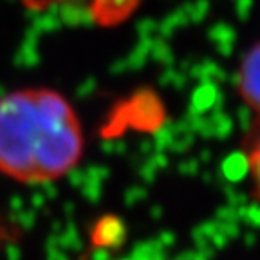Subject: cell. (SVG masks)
<instances>
[{"label":"cell","mask_w":260,"mask_h":260,"mask_svg":"<svg viewBox=\"0 0 260 260\" xmlns=\"http://www.w3.org/2000/svg\"><path fill=\"white\" fill-rule=\"evenodd\" d=\"M85 136L71 102L49 87L0 98V174L22 184L67 177L83 159Z\"/></svg>","instance_id":"cell-1"},{"label":"cell","mask_w":260,"mask_h":260,"mask_svg":"<svg viewBox=\"0 0 260 260\" xmlns=\"http://www.w3.org/2000/svg\"><path fill=\"white\" fill-rule=\"evenodd\" d=\"M239 90L246 105L260 116V42L244 54L239 69Z\"/></svg>","instance_id":"cell-3"},{"label":"cell","mask_w":260,"mask_h":260,"mask_svg":"<svg viewBox=\"0 0 260 260\" xmlns=\"http://www.w3.org/2000/svg\"><path fill=\"white\" fill-rule=\"evenodd\" d=\"M35 13H60L98 27H116L134 15L143 0H20Z\"/></svg>","instance_id":"cell-2"},{"label":"cell","mask_w":260,"mask_h":260,"mask_svg":"<svg viewBox=\"0 0 260 260\" xmlns=\"http://www.w3.org/2000/svg\"><path fill=\"white\" fill-rule=\"evenodd\" d=\"M248 172L253 184V191H255L256 199L260 201V136L248 150Z\"/></svg>","instance_id":"cell-4"}]
</instances>
